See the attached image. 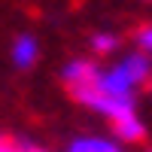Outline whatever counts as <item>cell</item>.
Returning a JSON list of instances; mask_svg holds the SVG:
<instances>
[{
	"mask_svg": "<svg viewBox=\"0 0 152 152\" xmlns=\"http://www.w3.org/2000/svg\"><path fill=\"white\" fill-rule=\"evenodd\" d=\"M137 152H152V143H149V146H143V149H137Z\"/></svg>",
	"mask_w": 152,
	"mask_h": 152,
	"instance_id": "9",
	"label": "cell"
},
{
	"mask_svg": "<svg viewBox=\"0 0 152 152\" xmlns=\"http://www.w3.org/2000/svg\"><path fill=\"white\" fill-rule=\"evenodd\" d=\"M134 40H137V52H143V55H149V58H152V21H149V24H143V28L137 31Z\"/></svg>",
	"mask_w": 152,
	"mask_h": 152,
	"instance_id": "6",
	"label": "cell"
},
{
	"mask_svg": "<svg viewBox=\"0 0 152 152\" xmlns=\"http://www.w3.org/2000/svg\"><path fill=\"white\" fill-rule=\"evenodd\" d=\"M9 61L15 70H31L40 61V40L34 34H18L9 46Z\"/></svg>",
	"mask_w": 152,
	"mask_h": 152,
	"instance_id": "3",
	"label": "cell"
},
{
	"mask_svg": "<svg viewBox=\"0 0 152 152\" xmlns=\"http://www.w3.org/2000/svg\"><path fill=\"white\" fill-rule=\"evenodd\" d=\"M149 3H152V0H149Z\"/></svg>",
	"mask_w": 152,
	"mask_h": 152,
	"instance_id": "11",
	"label": "cell"
},
{
	"mask_svg": "<svg viewBox=\"0 0 152 152\" xmlns=\"http://www.w3.org/2000/svg\"><path fill=\"white\" fill-rule=\"evenodd\" d=\"M152 58L143 52H128L113 64H97L91 58H73L61 67V82L67 94L104 122H116L137 113V91L149 85Z\"/></svg>",
	"mask_w": 152,
	"mask_h": 152,
	"instance_id": "1",
	"label": "cell"
},
{
	"mask_svg": "<svg viewBox=\"0 0 152 152\" xmlns=\"http://www.w3.org/2000/svg\"><path fill=\"white\" fill-rule=\"evenodd\" d=\"M15 152H46L43 146H34V143H15Z\"/></svg>",
	"mask_w": 152,
	"mask_h": 152,
	"instance_id": "7",
	"label": "cell"
},
{
	"mask_svg": "<svg viewBox=\"0 0 152 152\" xmlns=\"http://www.w3.org/2000/svg\"><path fill=\"white\" fill-rule=\"evenodd\" d=\"M61 152H128L113 134H76Z\"/></svg>",
	"mask_w": 152,
	"mask_h": 152,
	"instance_id": "2",
	"label": "cell"
},
{
	"mask_svg": "<svg viewBox=\"0 0 152 152\" xmlns=\"http://www.w3.org/2000/svg\"><path fill=\"white\" fill-rule=\"evenodd\" d=\"M0 152H15V143H6V140H0Z\"/></svg>",
	"mask_w": 152,
	"mask_h": 152,
	"instance_id": "8",
	"label": "cell"
},
{
	"mask_svg": "<svg viewBox=\"0 0 152 152\" xmlns=\"http://www.w3.org/2000/svg\"><path fill=\"white\" fill-rule=\"evenodd\" d=\"M149 85H152V73H149Z\"/></svg>",
	"mask_w": 152,
	"mask_h": 152,
	"instance_id": "10",
	"label": "cell"
},
{
	"mask_svg": "<svg viewBox=\"0 0 152 152\" xmlns=\"http://www.w3.org/2000/svg\"><path fill=\"white\" fill-rule=\"evenodd\" d=\"M110 134L116 137V140L128 149L134 143H143V137H146V122L140 119V113H131V116H122L110 125Z\"/></svg>",
	"mask_w": 152,
	"mask_h": 152,
	"instance_id": "4",
	"label": "cell"
},
{
	"mask_svg": "<svg viewBox=\"0 0 152 152\" xmlns=\"http://www.w3.org/2000/svg\"><path fill=\"white\" fill-rule=\"evenodd\" d=\"M88 46H91L94 58H110V55H116V49H119V37L110 34V31H97L91 40H88Z\"/></svg>",
	"mask_w": 152,
	"mask_h": 152,
	"instance_id": "5",
	"label": "cell"
}]
</instances>
